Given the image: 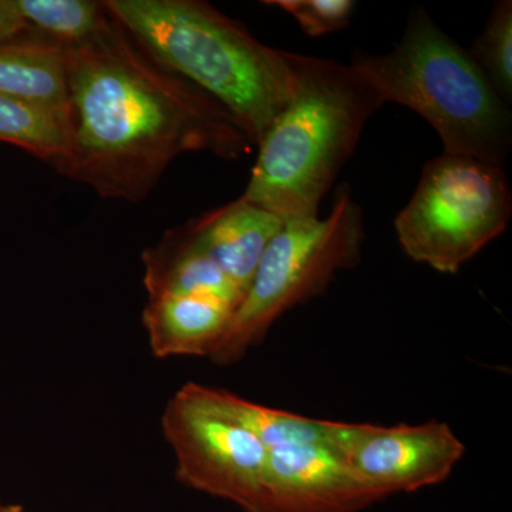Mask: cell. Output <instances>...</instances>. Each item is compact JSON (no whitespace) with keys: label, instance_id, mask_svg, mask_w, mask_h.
Returning a JSON list of instances; mask_svg holds the SVG:
<instances>
[{"label":"cell","instance_id":"1","mask_svg":"<svg viewBox=\"0 0 512 512\" xmlns=\"http://www.w3.org/2000/svg\"><path fill=\"white\" fill-rule=\"evenodd\" d=\"M67 57V160L63 177L100 197L140 202L175 158L225 160L254 148L237 120L207 93L161 66L110 15Z\"/></svg>","mask_w":512,"mask_h":512},{"label":"cell","instance_id":"2","mask_svg":"<svg viewBox=\"0 0 512 512\" xmlns=\"http://www.w3.org/2000/svg\"><path fill=\"white\" fill-rule=\"evenodd\" d=\"M104 6L161 66L237 120L254 147L291 99L299 55L272 49L200 0H107Z\"/></svg>","mask_w":512,"mask_h":512},{"label":"cell","instance_id":"3","mask_svg":"<svg viewBox=\"0 0 512 512\" xmlns=\"http://www.w3.org/2000/svg\"><path fill=\"white\" fill-rule=\"evenodd\" d=\"M382 106L352 64L299 55L295 90L256 146L241 198L284 221L318 217L320 201Z\"/></svg>","mask_w":512,"mask_h":512},{"label":"cell","instance_id":"4","mask_svg":"<svg viewBox=\"0 0 512 512\" xmlns=\"http://www.w3.org/2000/svg\"><path fill=\"white\" fill-rule=\"evenodd\" d=\"M355 66L383 104H402L436 130L444 153L501 165L510 156L511 113L470 52L414 10L392 52H357Z\"/></svg>","mask_w":512,"mask_h":512},{"label":"cell","instance_id":"5","mask_svg":"<svg viewBox=\"0 0 512 512\" xmlns=\"http://www.w3.org/2000/svg\"><path fill=\"white\" fill-rule=\"evenodd\" d=\"M363 241V212L346 185L339 188L332 211L323 220L285 221L208 357L218 365L241 360L265 339L276 320L325 292L339 271L359 264Z\"/></svg>","mask_w":512,"mask_h":512},{"label":"cell","instance_id":"6","mask_svg":"<svg viewBox=\"0 0 512 512\" xmlns=\"http://www.w3.org/2000/svg\"><path fill=\"white\" fill-rule=\"evenodd\" d=\"M511 214L504 167L443 153L424 167L394 229L410 259L454 275L503 234Z\"/></svg>","mask_w":512,"mask_h":512},{"label":"cell","instance_id":"7","mask_svg":"<svg viewBox=\"0 0 512 512\" xmlns=\"http://www.w3.org/2000/svg\"><path fill=\"white\" fill-rule=\"evenodd\" d=\"M161 426L181 483L259 512L269 450L254 434L202 402L192 383L171 397Z\"/></svg>","mask_w":512,"mask_h":512},{"label":"cell","instance_id":"8","mask_svg":"<svg viewBox=\"0 0 512 512\" xmlns=\"http://www.w3.org/2000/svg\"><path fill=\"white\" fill-rule=\"evenodd\" d=\"M326 443L384 497L444 483L466 454L446 423L375 424L326 420Z\"/></svg>","mask_w":512,"mask_h":512},{"label":"cell","instance_id":"9","mask_svg":"<svg viewBox=\"0 0 512 512\" xmlns=\"http://www.w3.org/2000/svg\"><path fill=\"white\" fill-rule=\"evenodd\" d=\"M326 443L268 453L259 512H357L384 500Z\"/></svg>","mask_w":512,"mask_h":512},{"label":"cell","instance_id":"10","mask_svg":"<svg viewBox=\"0 0 512 512\" xmlns=\"http://www.w3.org/2000/svg\"><path fill=\"white\" fill-rule=\"evenodd\" d=\"M187 224L201 247L245 293L265 249L284 227L285 221L244 198H238Z\"/></svg>","mask_w":512,"mask_h":512},{"label":"cell","instance_id":"11","mask_svg":"<svg viewBox=\"0 0 512 512\" xmlns=\"http://www.w3.org/2000/svg\"><path fill=\"white\" fill-rule=\"evenodd\" d=\"M144 285L148 295L181 293L207 296L237 311L245 293L195 239L188 224L165 232L143 254Z\"/></svg>","mask_w":512,"mask_h":512},{"label":"cell","instance_id":"12","mask_svg":"<svg viewBox=\"0 0 512 512\" xmlns=\"http://www.w3.org/2000/svg\"><path fill=\"white\" fill-rule=\"evenodd\" d=\"M234 312L207 296L157 293L148 295L143 323L154 356H208Z\"/></svg>","mask_w":512,"mask_h":512},{"label":"cell","instance_id":"13","mask_svg":"<svg viewBox=\"0 0 512 512\" xmlns=\"http://www.w3.org/2000/svg\"><path fill=\"white\" fill-rule=\"evenodd\" d=\"M0 94L67 117V57L63 46L35 35L0 45Z\"/></svg>","mask_w":512,"mask_h":512},{"label":"cell","instance_id":"14","mask_svg":"<svg viewBox=\"0 0 512 512\" xmlns=\"http://www.w3.org/2000/svg\"><path fill=\"white\" fill-rule=\"evenodd\" d=\"M192 384L202 402L228 419L237 421L268 450L293 444L326 443V420L272 409L225 390Z\"/></svg>","mask_w":512,"mask_h":512},{"label":"cell","instance_id":"15","mask_svg":"<svg viewBox=\"0 0 512 512\" xmlns=\"http://www.w3.org/2000/svg\"><path fill=\"white\" fill-rule=\"evenodd\" d=\"M0 141L28 151L62 174L69 146L67 117L0 94Z\"/></svg>","mask_w":512,"mask_h":512},{"label":"cell","instance_id":"16","mask_svg":"<svg viewBox=\"0 0 512 512\" xmlns=\"http://www.w3.org/2000/svg\"><path fill=\"white\" fill-rule=\"evenodd\" d=\"M35 35L63 47L92 39L109 19L104 2L93 0H15Z\"/></svg>","mask_w":512,"mask_h":512},{"label":"cell","instance_id":"17","mask_svg":"<svg viewBox=\"0 0 512 512\" xmlns=\"http://www.w3.org/2000/svg\"><path fill=\"white\" fill-rule=\"evenodd\" d=\"M501 99L512 96V3L501 0L494 5L484 30L470 52Z\"/></svg>","mask_w":512,"mask_h":512},{"label":"cell","instance_id":"18","mask_svg":"<svg viewBox=\"0 0 512 512\" xmlns=\"http://www.w3.org/2000/svg\"><path fill=\"white\" fill-rule=\"evenodd\" d=\"M293 16L303 32L312 37L338 32L349 25L356 3L352 0H269Z\"/></svg>","mask_w":512,"mask_h":512},{"label":"cell","instance_id":"19","mask_svg":"<svg viewBox=\"0 0 512 512\" xmlns=\"http://www.w3.org/2000/svg\"><path fill=\"white\" fill-rule=\"evenodd\" d=\"M32 35L28 23L16 8L15 0H0V45Z\"/></svg>","mask_w":512,"mask_h":512},{"label":"cell","instance_id":"20","mask_svg":"<svg viewBox=\"0 0 512 512\" xmlns=\"http://www.w3.org/2000/svg\"><path fill=\"white\" fill-rule=\"evenodd\" d=\"M0 512H23L19 505H0Z\"/></svg>","mask_w":512,"mask_h":512}]
</instances>
